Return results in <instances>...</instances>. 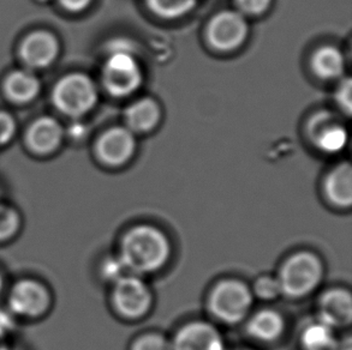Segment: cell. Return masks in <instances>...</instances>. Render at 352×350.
<instances>
[{
	"mask_svg": "<svg viewBox=\"0 0 352 350\" xmlns=\"http://www.w3.org/2000/svg\"><path fill=\"white\" fill-rule=\"evenodd\" d=\"M252 295L263 301H271L279 298L281 293V287L278 277L272 275H263L254 282L252 288Z\"/></svg>",
	"mask_w": 352,
	"mask_h": 350,
	"instance_id": "obj_23",
	"label": "cell"
},
{
	"mask_svg": "<svg viewBox=\"0 0 352 350\" xmlns=\"http://www.w3.org/2000/svg\"><path fill=\"white\" fill-rule=\"evenodd\" d=\"M53 298L46 284L35 279H19L8 294V306L14 317L38 319L52 307Z\"/></svg>",
	"mask_w": 352,
	"mask_h": 350,
	"instance_id": "obj_6",
	"label": "cell"
},
{
	"mask_svg": "<svg viewBox=\"0 0 352 350\" xmlns=\"http://www.w3.org/2000/svg\"><path fill=\"white\" fill-rule=\"evenodd\" d=\"M59 53V43L53 34L35 32L24 40L21 57L29 67L43 69L51 65Z\"/></svg>",
	"mask_w": 352,
	"mask_h": 350,
	"instance_id": "obj_13",
	"label": "cell"
},
{
	"mask_svg": "<svg viewBox=\"0 0 352 350\" xmlns=\"http://www.w3.org/2000/svg\"><path fill=\"white\" fill-rule=\"evenodd\" d=\"M131 350H172L171 341L159 332H148L133 342Z\"/></svg>",
	"mask_w": 352,
	"mask_h": 350,
	"instance_id": "obj_24",
	"label": "cell"
},
{
	"mask_svg": "<svg viewBox=\"0 0 352 350\" xmlns=\"http://www.w3.org/2000/svg\"><path fill=\"white\" fill-rule=\"evenodd\" d=\"M10 350H16V349H11V348H10Z\"/></svg>",
	"mask_w": 352,
	"mask_h": 350,
	"instance_id": "obj_33",
	"label": "cell"
},
{
	"mask_svg": "<svg viewBox=\"0 0 352 350\" xmlns=\"http://www.w3.org/2000/svg\"><path fill=\"white\" fill-rule=\"evenodd\" d=\"M16 132V123L10 114L0 112V145L11 141Z\"/></svg>",
	"mask_w": 352,
	"mask_h": 350,
	"instance_id": "obj_28",
	"label": "cell"
},
{
	"mask_svg": "<svg viewBox=\"0 0 352 350\" xmlns=\"http://www.w3.org/2000/svg\"><path fill=\"white\" fill-rule=\"evenodd\" d=\"M318 305V318L333 327L336 330L351 324L352 298L348 289H329L321 295Z\"/></svg>",
	"mask_w": 352,
	"mask_h": 350,
	"instance_id": "obj_12",
	"label": "cell"
},
{
	"mask_svg": "<svg viewBox=\"0 0 352 350\" xmlns=\"http://www.w3.org/2000/svg\"><path fill=\"white\" fill-rule=\"evenodd\" d=\"M171 253L166 233L155 226L138 224L124 234L118 256L130 274L142 276L162 270L171 259Z\"/></svg>",
	"mask_w": 352,
	"mask_h": 350,
	"instance_id": "obj_1",
	"label": "cell"
},
{
	"mask_svg": "<svg viewBox=\"0 0 352 350\" xmlns=\"http://www.w3.org/2000/svg\"><path fill=\"white\" fill-rule=\"evenodd\" d=\"M0 350H10V347L6 343V336L0 334Z\"/></svg>",
	"mask_w": 352,
	"mask_h": 350,
	"instance_id": "obj_30",
	"label": "cell"
},
{
	"mask_svg": "<svg viewBox=\"0 0 352 350\" xmlns=\"http://www.w3.org/2000/svg\"><path fill=\"white\" fill-rule=\"evenodd\" d=\"M238 350H247V349H238Z\"/></svg>",
	"mask_w": 352,
	"mask_h": 350,
	"instance_id": "obj_34",
	"label": "cell"
},
{
	"mask_svg": "<svg viewBox=\"0 0 352 350\" xmlns=\"http://www.w3.org/2000/svg\"><path fill=\"white\" fill-rule=\"evenodd\" d=\"M273 0H234L237 11L247 16H260L271 8Z\"/></svg>",
	"mask_w": 352,
	"mask_h": 350,
	"instance_id": "obj_26",
	"label": "cell"
},
{
	"mask_svg": "<svg viewBox=\"0 0 352 350\" xmlns=\"http://www.w3.org/2000/svg\"><path fill=\"white\" fill-rule=\"evenodd\" d=\"M99 93L94 81L83 73H72L58 82L53 102L62 113L82 117L96 107Z\"/></svg>",
	"mask_w": 352,
	"mask_h": 350,
	"instance_id": "obj_5",
	"label": "cell"
},
{
	"mask_svg": "<svg viewBox=\"0 0 352 350\" xmlns=\"http://www.w3.org/2000/svg\"><path fill=\"white\" fill-rule=\"evenodd\" d=\"M336 101L344 113L350 115L352 108V83L350 78H345L336 90Z\"/></svg>",
	"mask_w": 352,
	"mask_h": 350,
	"instance_id": "obj_27",
	"label": "cell"
},
{
	"mask_svg": "<svg viewBox=\"0 0 352 350\" xmlns=\"http://www.w3.org/2000/svg\"><path fill=\"white\" fill-rule=\"evenodd\" d=\"M136 147V135L133 131L126 126H115L99 138L96 155L107 166H123L133 159Z\"/></svg>",
	"mask_w": 352,
	"mask_h": 350,
	"instance_id": "obj_10",
	"label": "cell"
},
{
	"mask_svg": "<svg viewBox=\"0 0 352 350\" xmlns=\"http://www.w3.org/2000/svg\"><path fill=\"white\" fill-rule=\"evenodd\" d=\"M111 299L116 311L129 319L146 316L153 305L152 290L138 275H126L113 283Z\"/></svg>",
	"mask_w": 352,
	"mask_h": 350,
	"instance_id": "obj_7",
	"label": "cell"
},
{
	"mask_svg": "<svg viewBox=\"0 0 352 350\" xmlns=\"http://www.w3.org/2000/svg\"><path fill=\"white\" fill-rule=\"evenodd\" d=\"M22 228V216L17 209L0 200V244L12 240Z\"/></svg>",
	"mask_w": 352,
	"mask_h": 350,
	"instance_id": "obj_22",
	"label": "cell"
},
{
	"mask_svg": "<svg viewBox=\"0 0 352 350\" xmlns=\"http://www.w3.org/2000/svg\"><path fill=\"white\" fill-rule=\"evenodd\" d=\"M315 75L322 80H336L344 73L345 58L338 47L324 45L318 48L311 57Z\"/></svg>",
	"mask_w": 352,
	"mask_h": 350,
	"instance_id": "obj_19",
	"label": "cell"
},
{
	"mask_svg": "<svg viewBox=\"0 0 352 350\" xmlns=\"http://www.w3.org/2000/svg\"><path fill=\"white\" fill-rule=\"evenodd\" d=\"M252 288L239 279L220 281L210 290L208 308L220 322L237 324L249 316L254 303Z\"/></svg>",
	"mask_w": 352,
	"mask_h": 350,
	"instance_id": "obj_4",
	"label": "cell"
},
{
	"mask_svg": "<svg viewBox=\"0 0 352 350\" xmlns=\"http://www.w3.org/2000/svg\"><path fill=\"white\" fill-rule=\"evenodd\" d=\"M307 135L315 147L327 154L339 152L348 143V131L338 117L322 110L307 124Z\"/></svg>",
	"mask_w": 352,
	"mask_h": 350,
	"instance_id": "obj_9",
	"label": "cell"
},
{
	"mask_svg": "<svg viewBox=\"0 0 352 350\" xmlns=\"http://www.w3.org/2000/svg\"><path fill=\"white\" fill-rule=\"evenodd\" d=\"M324 194L329 203L339 209H348L352 204V168L349 162L334 167L324 181Z\"/></svg>",
	"mask_w": 352,
	"mask_h": 350,
	"instance_id": "obj_14",
	"label": "cell"
},
{
	"mask_svg": "<svg viewBox=\"0 0 352 350\" xmlns=\"http://www.w3.org/2000/svg\"><path fill=\"white\" fill-rule=\"evenodd\" d=\"M300 342L303 350H337L339 347L336 329L319 318L305 324Z\"/></svg>",
	"mask_w": 352,
	"mask_h": 350,
	"instance_id": "obj_18",
	"label": "cell"
},
{
	"mask_svg": "<svg viewBox=\"0 0 352 350\" xmlns=\"http://www.w3.org/2000/svg\"><path fill=\"white\" fill-rule=\"evenodd\" d=\"M4 279H3V275L0 274V296L3 295V293H4Z\"/></svg>",
	"mask_w": 352,
	"mask_h": 350,
	"instance_id": "obj_32",
	"label": "cell"
},
{
	"mask_svg": "<svg viewBox=\"0 0 352 350\" xmlns=\"http://www.w3.org/2000/svg\"><path fill=\"white\" fill-rule=\"evenodd\" d=\"M337 350H352L351 342H350V340H348V342H345L343 346H339L338 348H337Z\"/></svg>",
	"mask_w": 352,
	"mask_h": 350,
	"instance_id": "obj_31",
	"label": "cell"
},
{
	"mask_svg": "<svg viewBox=\"0 0 352 350\" xmlns=\"http://www.w3.org/2000/svg\"><path fill=\"white\" fill-rule=\"evenodd\" d=\"M5 91L14 102L25 104L38 96L40 82L32 72L19 70L8 76L5 81Z\"/></svg>",
	"mask_w": 352,
	"mask_h": 350,
	"instance_id": "obj_20",
	"label": "cell"
},
{
	"mask_svg": "<svg viewBox=\"0 0 352 350\" xmlns=\"http://www.w3.org/2000/svg\"><path fill=\"white\" fill-rule=\"evenodd\" d=\"M64 9L69 10L72 12H80L82 10L87 9L91 0H58Z\"/></svg>",
	"mask_w": 352,
	"mask_h": 350,
	"instance_id": "obj_29",
	"label": "cell"
},
{
	"mask_svg": "<svg viewBox=\"0 0 352 350\" xmlns=\"http://www.w3.org/2000/svg\"><path fill=\"white\" fill-rule=\"evenodd\" d=\"M106 90L116 97H126L136 93L143 83V71L136 54L129 46L111 47L102 67Z\"/></svg>",
	"mask_w": 352,
	"mask_h": 350,
	"instance_id": "obj_3",
	"label": "cell"
},
{
	"mask_svg": "<svg viewBox=\"0 0 352 350\" xmlns=\"http://www.w3.org/2000/svg\"><path fill=\"white\" fill-rule=\"evenodd\" d=\"M101 275L106 281H109L111 283H116L117 281L123 279L126 275H130V272L126 269L123 261L120 259V257L117 255V256L109 257L102 261Z\"/></svg>",
	"mask_w": 352,
	"mask_h": 350,
	"instance_id": "obj_25",
	"label": "cell"
},
{
	"mask_svg": "<svg viewBox=\"0 0 352 350\" xmlns=\"http://www.w3.org/2000/svg\"><path fill=\"white\" fill-rule=\"evenodd\" d=\"M249 35L247 17L237 10H223L210 19L207 40L220 52H231L241 47Z\"/></svg>",
	"mask_w": 352,
	"mask_h": 350,
	"instance_id": "obj_8",
	"label": "cell"
},
{
	"mask_svg": "<svg viewBox=\"0 0 352 350\" xmlns=\"http://www.w3.org/2000/svg\"><path fill=\"white\" fill-rule=\"evenodd\" d=\"M324 266L318 255L313 252H297L281 265L278 281L281 293L289 298H305L313 293L322 282Z\"/></svg>",
	"mask_w": 352,
	"mask_h": 350,
	"instance_id": "obj_2",
	"label": "cell"
},
{
	"mask_svg": "<svg viewBox=\"0 0 352 350\" xmlns=\"http://www.w3.org/2000/svg\"><path fill=\"white\" fill-rule=\"evenodd\" d=\"M285 327V319L281 313L272 308L257 311L247 323L248 335L262 343L278 341L284 335Z\"/></svg>",
	"mask_w": 352,
	"mask_h": 350,
	"instance_id": "obj_16",
	"label": "cell"
},
{
	"mask_svg": "<svg viewBox=\"0 0 352 350\" xmlns=\"http://www.w3.org/2000/svg\"><path fill=\"white\" fill-rule=\"evenodd\" d=\"M149 11L165 19H181L195 9L197 0H144Z\"/></svg>",
	"mask_w": 352,
	"mask_h": 350,
	"instance_id": "obj_21",
	"label": "cell"
},
{
	"mask_svg": "<svg viewBox=\"0 0 352 350\" xmlns=\"http://www.w3.org/2000/svg\"><path fill=\"white\" fill-rule=\"evenodd\" d=\"M62 125L56 119L40 118L30 126L28 131V145L34 152L46 155L56 152L62 144Z\"/></svg>",
	"mask_w": 352,
	"mask_h": 350,
	"instance_id": "obj_17",
	"label": "cell"
},
{
	"mask_svg": "<svg viewBox=\"0 0 352 350\" xmlns=\"http://www.w3.org/2000/svg\"><path fill=\"white\" fill-rule=\"evenodd\" d=\"M125 126L136 133H147L157 128L162 120V107L152 97H142L125 109Z\"/></svg>",
	"mask_w": 352,
	"mask_h": 350,
	"instance_id": "obj_15",
	"label": "cell"
},
{
	"mask_svg": "<svg viewBox=\"0 0 352 350\" xmlns=\"http://www.w3.org/2000/svg\"><path fill=\"white\" fill-rule=\"evenodd\" d=\"M172 350H226L219 330L204 320L186 323L171 341Z\"/></svg>",
	"mask_w": 352,
	"mask_h": 350,
	"instance_id": "obj_11",
	"label": "cell"
},
{
	"mask_svg": "<svg viewBox=\"0 0 352 350\" xmlns=\"http://www.w3.org/2000/svg\"><path fill=\"white\" fill-rule=\"evenodd\" d=\"M43 1H46V0H43Z\"/></svg>",
	"mask_w": 352,
	"mask_h": 350,
	"instance_id": "obj_35",
	"label": "cell"
}]
</instances>
